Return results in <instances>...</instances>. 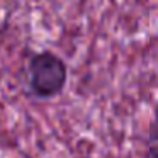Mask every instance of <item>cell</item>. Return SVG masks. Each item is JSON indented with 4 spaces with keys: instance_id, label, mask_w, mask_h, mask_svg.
I'll return each mask as SVG.
<instances>
[{
    "instance_id": "1",
    "label": "cell",
    "mask_w": 158,
    "mask_h": 158,
    "mask_svg": "<svg viewBox=\"0 0 158 158\" xmlns=\"http://www.w3.org/2000/svg\"><path fill=\"white\" fill-rule=\"evenodd\" d=\"M68 82L65 60L53 51L32 53L26 63V87L38 100H49L63 94Z\"/></svg>"
},
{
    "instance_id": "2",
    "label": "cell",
    "mask_w": 158,
    "mask_h": 158,
    "mask_svg": "<svg viewBox=\"0 0 158 158\" xmlns=\"http://www.w3.org/2000/svg\"><path fill=\"white\" fill-rule=\"evenodd\" d=\"M141 158H158V119L151 123L141 143Z\"/></svg>"
}]
</instances>
